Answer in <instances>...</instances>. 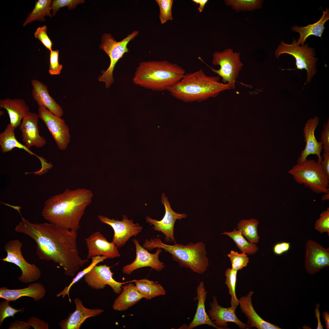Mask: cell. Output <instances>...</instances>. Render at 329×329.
<instances>
[{"label":"cell","mask_w":329,"mask_h":329,"mask_svg":"<svg viewBox=\"0 0 329 329\" xmlns=\"http://www.w3.org/2000/svg\"><path fill=\"white\" fill-rule=\"evenodd\" d=\"M22 221L14 228L17 233L23 234L37 244L36 254L40 259L52 261L58 264L64 274L73 276L86 263L87 258L80 256L77 246V232L62 228L50 222L32 223L21 215Z\"/></svg>","instance_id":"cell-1"},{"label":"cell","mask_w":329,"mask_h":329,"mask_svg":"<svg viewBox=\"0 0 329 329\" xmlns=\"http://www.w3.org/2000/svg\"><path fill=\"white\" fill-rule=\"evenodd\" d=\"M93 196L92 191L86 189H67L46 200L42 216L49 222L77 232L80 220Z\"/></svg>","instance_id":"cell-2"},{"label":"cell","mask_w":329,"mask_h":329,"mask_svg":"<svg viewBox=\"0 0 329 329\" xmlns=\"http://www.w3.org/2000/svg\"><path fill=\"white\" fill-rule=\"evenodd\" d=\"M219 80L218 76H207L200 69L185 74L168 91L175 98L185 102H201L231 89L228 84L220 82Z\"/></svg>","instance_id":"cell-3"},{"label":"cell","mask_w":329,"mask_h":329,"mask_svg":"<svg viewBox=\"0 0 329 329\" xmlns=\"http://www.w3.org/2000/svg\"><path fill=\"white\" fill-rule=\"evenodd\" d=\"M185 74L182 67L166 60L144 61L136 68L133 81L135 84L147 89L168 90Z\"/></svg>","instance_id":"cell-4"},{"label":"cell","mask_w":329,"mask_h":329,"mask_svg":"<svg viewBox=\"0 0 329 329\" xmlns=\"http://www.w3.org/2000/svg\"><path fill=\"white\" fill-rule=\"evenodd\" d=\"M142 246L148 250L155 248L163 249L171 254L173 259L180 267L188 268L197 274H203L209 266L205 245L202 242L195 243L190 242L186 245L176 242L173 245H169L155 238L146 239Z\"/></svg>","instance_id":"cell-5"},{"label":"cell","mask_w":329,"mask_h":329,"mask_svg":"<svg viewBox=\"0 0 329 329\" xmlns=\"http://www.w3.org/2000/svg\"><path fill=\"white\" fill-rule=\"evenodd\" d=\"M298 183L303 184L317 193L329 192V177L324 172L320 164L313 160L306 159L297 163L288 171Z\"/></svg>","instance_id":"cell-6"},{"label":"cell","mask_w":329,"mask_h":329,"mask_svg":"<svg viewBox=\"0 0 329 329\" xmlns=\"http://www.w3.org/2000/svg\"><path fill=\"white\" fill-rule=\"evenodd\" d=\"M139 33L138 31L134 30L119 41H116L110 34L105 33L102 35L99 48L108 55L110 62L108 68L98 78V80L105 83L106 88L114 82L113 73L116 64L125 53L129 52L128 44L138 35Z\"/></svg>","instance_id":"cell-7"},{"label":"cell","mask_w":329,"mask_h":329,"mask_svg":"<svg viewBox=\"0 0 329 329\" xmlns=\"http://www.w3.org/2000/svg\"><path fill=\"white\" fill-rule=\"evenodd\" d=\"M284 54L292 55L294 57L297 69H304L306 71V82L310 83L317 70L316 64L318 58L315 57L316 53L314 49L309 47L307 43L300 46L297 41L293 39L291 44H286L282 41L275 51L274 55L278 58Z\"/></svg>","instance_id":"cell-8"},{"label":"cell","mask_w":329,"mask_h":329,"mask_svg":"<svg viewBox=\"0 0 329 329\" xmlns=\"http://www.w3.org/2000/svg\"><path fill=\"white\" fill-rule=\"evenodd\" d=\"M212 63L219 65V69L209 67L212 71L222 79L223 83L228 84L231 89L235 88V82L243 64L240 58V53L230 48L221 52L216 51L213 55Z\"/></svg>","instance_id":"cell-9"},{"label":"cell","mask_w":329,"mask_h":329,"mask_svg":"<svg viewBox=\"0 0 329 329\" xmlns=\"http://www.w3.org/2000/svg\"><path fill=\"white\" fill-rule=\"evenodd\" d=\"M22 246V242L17 239L10 240L7 242L4 247L7 256L0 260L18 267L22 274L17 278L25 284L37 280L41 275V271L35 264H30L26 261L21 252Z\"/></svg>","instance_id":"cell-10"},{"label":"cell","mask_w":329,"mask_h":329,"mask_svg":"<svg viewBox=\"0 0 329 329\" xmlns=\"http://www.w3.org/2000/svg\"><path fill=\"white\" fill-rule=\"evenodd\" d=\"M38 111L39 118L44 122L58 148L61 150L66 149L71 136L69 128L64 120L44 106H39Z\"/></svg>","instance_id":"cell-11"},{"label":"cell","mask_w":329,"mask_h":329,"mask_svg":"<svg viewBox=\"0 0 329 329\" xmlns=\"http://www.w3.org/2000/svg\"><path fill=\"white\" fill-rule=\"evenodd\" d=\"M97 217L101 222L112 228L114 232L112 241L119 248L124 246L130 238L136 236L142 230L143 227L138 223L134 224L133 220H129L126 215H123L122 221L110 219L102 215H98Z\"/></svg>","instance_id":"cell-12"},{"label":"cell","mask_w":329,"mask_h":329,"mask_svg":"<svg viewBox=\"0 0 329 329\" xmlns=\"http://www.w3.org/2000/svg\"><path fill=\"white\" fill-rule=\"evenodd\" d=\"M110 268L106 264L95 265L84 276L85 282L89 286L95 290L103 289L108 285L115 293L120 294L124 283L116 281L113 278V273Z\"/></svg>","instance_id":"cell-13"},{"label":"cell","mask_w":329,"mask_h":329,"mask_svg":"<svg viewBox=\"0 0 329 329\" xmlns=\"http://www.w3.org/2000/svg\"><path fill=\"white\" fill-rule=\"evenodd\" d=\"M161 201L164 206L165 210L163 218L160 221H157L147 216L145 218L146 221L153 225L154 226L153 228L155 230L160 232L165 235V241L175 243L176 241L174 236V231L175 222L177 219L181 220L182 218H186L187 215L185 213L180 214L173 210L168 200V198L164 193L162 194Z\"/></svg>","instance_id":"cell-14"},{"label":"cell","mask_w":329,"mask_h":329,"mask_svg":"<svg viewBox=\"0 0 329 329\" xmlns=\"http://www.w3.org/2000/svg\"><path fill=\"white\" fill-rule=\"evenodd\" d=\"M133 241L136 246V258L131 264L123 267L122 271L124 274L130 275L135 270L145 267H150L159 272L165 267L164 264L159 259L161 248H157L155 253H151L140 245L138 240L133 239Z\"/></svg>","instance_id":"cell-15"},{"label":"cell","mask_w":329,"mask_h":329,"mask_svg":"<svg viewBox=\"0 0 329 329\" xmlns=\"http://www.w3.org/2000/svg\"><path fill=\"white\" fill-rule=\"evenodd\" d=\"M305 268L307 273L314 275L329 266V249L316 242L309 240L306 244Z\"/></svg>","instance_id":"cell-16"},{"label":"cell","mask_w":329,"mask_h":329,"mask_svg":"<svg viewBox=\"0 0 329 329\" xmlns=\"http://www.w3.org/2000/svg\"><path fill=\"white\" fill-rule=\"evenodd\" d=\"M209 306L210 308L207 311L208 315L210 320L220 329H230L228 327V322L235 324L240 329L247 328L248 325L241 321L236 316L235 310L237 306L222 307L219 305L215 295L213 296Z\"/></svg>","instance_id":"cell-17"},{"label":"cell","mask_w":329,"mask_h":329,"mask_svg":"<svg viewBox=\"0 0 329 329\" xmlns=\"http://www.w3.org/2000/svg\"><path fill=\"white\" fill-rule=\"evenodd\" d=\"M319 122V119L315 116L307 120L303 129V134L306 143L305 148L301 152L297 160V163H302L306 159L310 154L316 155L317 162L320 164L323 159L321 153L323 144L318 142L315 135V131Z\"/></svg>","instance_id":"cell-18"},{"label":"cell","mask_w":329,"mask_h":329,"mask_svg":"<svg viewBox=\"0 0 329 329\" xmlns=\"http://www.w3.org/2000/svg\"><path fill=\"white\" fill-rule=\"evenodd\" d=\"M88 253L87 257L98 256H105L108 258L119 257L118 247L112 241L108 242L107 239L100 232L97 231L91 234L85 239Z\"/></svg>","instance_id":"cell-19"},{"label":"cell","mask_w":329,"mask_h":329,"mask_svg":"<svg viewBox=\"0 0 329 329\" xmlns=\"http://www.w3.org/2000/svg\"><path fill=\"white\" fill-rule=\"evenodd\" d=\"M39 118L38 114L30 111L23 118L19 126L22 141L28 148L33 146L41 148L46 144L45 138L39 134L38 126Z\"/></svg>","instance_id":"cell-20"},{"label":"cell","mask_w":329,"mask_h":329,"mask_svg":"<svg viewBox=\"0 0 329 329\" xmlns=\"http://www.w3.org/2000/svg\"><path fill=\"white\" fill-rule=\"evenodd\" d=\"M76 309L70 313L68 317L61 321L59 324L62 329H79L86 320L90 317L99 315L104 311L102 309H89L83 306L82 301L78 298L74 300Z\"/></svg>","instance_id":"cell-21"},{"label":"cell","mask_w":329,"mask_h":329,"mask_svg":"<svg viewBox=\"0 0 329 329\" xmlns=\"http://www.w3.org/2000/svg\"><path fill=\"white\" fill-rule=\"evenodd\" d=\"M46 290L43 284L39 282L29 284L27 287L18 289H8L6 286L0 288V298L9 301H16L21 297H31L36 301L43 298Z\"/></svg>","instance_id":"cell-22"},{"label":"cell","mask_w":329,"mask_h":329,"mask_svg":"<svg viewBox=\"0 0 329 329\" xmlns=\"http://www.w3.org/2000/svg\"><path fill=\"white\" fill-rule=\"evenodd\" d=\"M253 294V292L250 291L239 299L241 311L247 317L248 324L258 329H281L278 326L266 321L258 314L252 303Z\"/></svg>","instance_id":"cell-23"},{"label":"cell","mask_w":329,"mask_h":329,"mask_svg":"<svg viewBox=\"0 0 329 329\" xmlns=\"http://www.w3.org/2000/svg\"><path fill=\"white\" fill-rule=\"evenodd\" d=\"M33 97L39 106H44L54 115L61 117L63 115L62 108L49 93L47 85L36 79L31 81Z\"/></svg>","instance_id":"cell-24"},{"label":"cell","mask_w":329,"mask_h":329,"mask_svg":"<svg viewBox=\"0 0 329 329\" xmlns=\"http://www.w3.org/2000/svg\"><path fill=\"white\" fill-rule=\"evenodd\" d=\"M196 292L197 295L193 298L194 301H198L196 311L192 321L188 326L185 325V328L192 329L200 325L206 324L220 329L210 320L206 312L205 302L207 292L203 282H200L197 286Z\"/></svg>","instance_id":"cell-25"},{"label":"cell","mask_w":329,"mask_h":329,"mask_svg":"<svg viewBox=\"0 0 329 329\" xmlns=\"http://www.w3.org/2000/svg\"><path fill=\"white\" fill-rule=\"evenodd\" d=\"M0 108L6 110L9 117L10 124L15 129L20 126L23 119L30 111L24 101L21 98L1 99Z\"/></svg>","instance_id":"cell-26"},{"label":"cell","mask_w":329,"mask_h":329,"mask_svg":"<svg viewBox=\"0 0 329 329\" xmlns=\"http://www.w3.org/2000/svg\"><path fill=\"white\" fill-rule=\"evenodd\" d=\"M15 129L9 123L7 126L5 130L0 134V145L2 152L5 153L11 151L15 147L22 149L30 155H34L38 157L41 162L42 169L48 167L50 163H48L44 158L33 153L25 145L22 144L16 140L15 135Z\"/></svg>","instance_id":"cell-27"},{"label":"cell","mask_w":329,"mask_h":329,"mask_svg":"<svg viewBox=\"0 0 329 329\" xmlns=\"http://www.w3.org/2000/svg\"><path fill=\"white\" fill-rule=\"evenodd\" d=\"M122 288L121 292L114 300L112 306L115 310L124 311L143 298L135 285L132 283L122 286Z\"/></svg>","instance_id":"cell-28"},{"label":"cell","mask_w":329,"mask_h":329,"mask_svg":"<svg viewBox=\"0 0 329 329\" xmlns=\"http://www.w3.org/2000/svg\"><path fill=\"white\" fill-rule=\"evenodd\" d=\"M323 14L321 17L316 23L309 24L306 27H299L293 26L292 28L293 31L298 32L300 34V37L297 41V44L302 46L304 45L307 38L311 35H314L321 37L325 28L324 24L329 19V11L327 8L325 11L323 10Z\"/></svg>","instance_id":"cell-29"},{"label":"cell","mask_w":329,"mask_h":329,"mask_svg":"<svg viewBox=\"0 0 329 329\" xmlns=\"http://www.w3.org/2000/svg\"><path fill=\"white\" fill-rule=\"evenodd\" d=\"M135 285L143 298L147 300L166 295V291L161 284L146 278L135 281Z\"/></svg>","instance_id":"cell-30"},{"label":"cell","mask_w":329,"mask_h":329,"mask_svg":"<svg viewBox=\"0 0 329 329\" xmlns=\"http://www.w3.org/2000/svg\"><path fill=\"white\" fill-rule=\"evenodd\" d=\"M51 0H38L36 1L34 8L28 15L23 26L24 27L35 20L45 21V19L44 17L46 15L52 17V16L50 12L51 10Z\"/></svg>","instance_id":"cell-31"},{"label":"cell","mask_w":329,"mask_h":329,"mask_svg":"<svg viewBox=\"0 0 329 329\" xmlns=\"http://www.w3.org/2000/svg\"><path fill=\"white\" fill-rule=\"evenodd\" d=\"M259 224L256 219H243L238 223L237 229L248 241L256 244L260 239L257 231Z\"/></svg>","instance_id":"cell-32"},{"label":"cell","mask_w":329,"mask_h":329,"mask_svg":"<svg viewBox=\"0 0 329 329\" xmlns=\"http://www.w3.org/2000/svg\"><path fill=\"white\" fill-rule=\"evenodd\" d=\"M221 234L226 235L231 238L241 253L250 255L255 254L258 250L256 243L249 242L235 228L232 232H224Z\"/></svg>","instance_id":"cell-33"},{"label":"cell","mask_w":329,"mask_h":329,"mask_svg":"<svg viewBox=\"0 0 329 329\" xmlns=\"http://www.w3.org/2000/svg\"><path fill=\"white\" fill-rule=\"evenodd\" d=\"M91 262L90 265L82 271H80L75 277L73 279L72 281L67 286H65L61 292L56 295V297H59L62 296V297L64 298L66 295H67L69 298V301L70 302H71V299L69 295V291L71 287L74 284L78 281L83 277H84L85 275L89 272L95 265L101 262H103L104 260L108 258L105 256H98L91 257Z\"/></svg>","instance_id":"cell-34"},{"label":"cell","mask_w":329,"mask_h":329,"mask_svg":"<svg viewBox=\"0 0 329 329\" xmlns=\"http://www.w3.org/2000/svg\"><path fill=\"white\" fill-rule=\"evenodd\" d=\"M225 4L234 10L252 11L261 7L263 1L260 0H226Z\"/></svg>","instance_id":"cell-35"},{"label":"cell","mask_w":329,"mask_h":329,"mask_svg":"<svg viewBox=\"0 0 329 329\" xmlns=\"http://www.w3.org/2000/svg\"><path fill=\"white\" fill-rule=\"evenodd\" d=\"M237 271L232 268H228L226 269L225 274L226 277L225 284L228 288L229 294L231 296V305L237 306L239 305V300L237 298L235 293Z\"/></svg>","instance_id":"cell-36"},{"label":"cell","mask_w":329,"mask_h":329,"mask_svg":"<svg viewBox=\"0 0 329 329\" xmlns=\"http://www.w3.org/2000/svg\"><path fill=\"white\" fill-rule=\"evenodd\" d=\"M227 256L229 258L231 268L237 271L246 267L249 261L247 254L243 253H240L232 250Z\"/></svg>","instance_id":"cell-37"},{"label":"cell","mask_w":329,"mask_h":329,"mask_svg":"<svg viewBox=\"0 0 329 329\" xmlns=\"http://www.w3.org/2000/svg\"><path fill=\"white\" fill-rule=\"evenodd\" d=\"M160 8L159 18L161 23L164 24L168 20H173L172 15V0H156Z\"/></svg>","instance_id":"cell-38"},{"label":"cell","mask_w":329,"mask_h":329,"mask_svg":"<svg viewBox=\"0 0 329 329\" xmlns=\"http://www.w3.org/2000/svg\"><path fill=\"white\" fill-rule=\"evenodd\" d=\"M10 301L5 300L0 303V326L1 327L3 321L6 318L11 317L14 318V315L19 312L23 313L24 311L23 308L16 309L9 305Z\"/></svg>","instance_id":"cell-39"},{"label":"cell","mask_w":329,"mask_h":329,"mask_svg":"<svg viewBox=\"0 0 329 329\" xmlns=\"http://www.w3.org/2000/svg\"><path fill=\"white\" fill-rule=\"evenodd\" d=\"M315 229L321 234L324 232L329 233V208L322 211L319 218L315 221Z\"/></svg>","instance_id":"cell-40"},{"label":"cell","mask_w":329,"mask_h":329,"mask_svg":"<svg viewBox=\"0 0 329 329\" xmlns=\"http://www.w3.org/2000/svg\"><path fill=\"white\" fill-rule=\"evenodd\" d=\"M83 0H53L51 5L52 10V16H54L59 9L62 7L67 6L69 9L75 8L77 5L83 3Z\"/></svg>","instance_id":"cell-41"},{"label":"cell","mask_w":329,"mask_h":329,"mask_svg":"<svg viewBox=\"0 0 329 329\" xmlns=\"http://www.w3.org/2000/svg\"><path fill=\"white\" fill-rule=\"evenodd\" d=\"M58 50L50 51L48 72L51 75H59L62 68V65L58 62Z\"/></svg>","instance_id":"cell-42"},{"label":"cell","mask_w":329,"mask_h":329,"mask_svg":"<svg viewBox=\"0 0 329 329\" xmlns=\"http://www.w3.org/2000/svg\"><path fill=\"white\" fill-rule=\"evenodd\" d=\"M46 26L44 25L38 27L34 34L36 38L41 42L43 45L50 51L52 50V43L48 37L47 33Z\"/></svg>","instance_id":"cell-43"},{"label":"cell","mask_w":329,"mask_h":329,"mask_svg":"<svg viewBox=\"0 0 329 329\" xmlns=\"http://www.w3.org/2000/svg\"><path fill=\"white\" fill-rule=\"evenodd\" d=\"M323 144L322 148L324 152H329V120L324 123L321 132L320 141Z\"/></svg>","instance_id":"cell-44"},{"label":"cell","mask_w":329,"mask_h":329,"mask_svg":"<svg viewBox=\"0 0 329 329\" xmlns=\"http://www.w3.org/2000/svg\"><path fill=\"white\" fill-rule=\"evenodd\" d=\"M27 322L30 327L34 329H48L49 325L48 323L36 317H31L28 319Z\"/></svg>","instance_id":"cell-45"},{"label":"cell","mask_w":329,"mask_h":329,"mask_svg":"<svg viewBox=\"0 0 329 329\" xmlns=\"http://www.w3.org/2000/svg\"><path fill=\"white\" fill-rule=\"evenodd\" d=\"M290 247V242H283L276 244L273 248L274 253L277 255H280L288 251Z\"/></svg>","instance_id":"cell-46"},{"label":"cell","mask_w":329,"mask_h":329,"mask_svg":"<svg viewBox=\"0 0 329 329\" xmlns=\"http://www.w3.org/2000/svg\"><path fill=\"white\" fill-rule=\"evenodd\" d=\"M9 325V329H29L30 327L28 322L18 320L10 323Z\"/></svg>","instance_id":"cell-47"},{"label":"cell","mask_w":329,"mask_h":329,"mask_svg":"<svg viewBox=\"0 0 329 329\" xmlns=\"http://www.w3.org/2000/svg\"><path fill=\"white\" fill-rule=\"evenodd\" d=\"M320 163L324 173L329 177V152H324Z\"/></svg>","instance_id":"cell-48"},{"label":"cell","mask_w":329,"mask_h":329,"mask_svg":"<svg viewBox=\"0 0 329 329\" xmlns=\"http://www.w3.org/2000/svg\"><path fill=\"white\" fill-rule=\"evenodd\" d=\"M316 308L315 310V317L317 318V329H323L324 328L321 322V320L320 319V315L319 309V308L320 306V304L319 303H317L316 304Z\"/></svg>","instance_id":"cell-49"},{"label":"cell","mask_w":329,"mask_h":329,"mask_svg":"<svg viewBox=\"0 0 329 329\" xmlns=\"http://www.w3.org/2000/svg\"><path fill=\"white\" fill-rule=\"evenodd\" d=\"M192 2L199 5L198 10L200 12H202L203 10L204 6L208 2V0H193Z\"/></svg>","instance_id":"cell-50"},{"label":"cell","mask_w":329,"mask_h":329,"mask_svg":"<svg viewBox=\"0 0 329 329\" xmlns=\"http://www.w3.org/2000/svg\"><path fill=\"white\" fill-rule=\"evenodd\" d=\"M325 322L326 329H329V313L327 311H324L322 314Z\"/></svg>","instance_id":"cell-51"},{"label":"cell","mask_w":329,"mask_h":329,"mask_svg":"<svg viewBox=\"0 0 329 329\" xmlns=\"http://www.w3.org/2000/svg\"><path fill=\"white\" fill-rule=\"evenodd\" d=\"M324 194H325L322 196V200L324 201L327 200H328L329 198V192Z\"/></svg>","instance_id":"cell-52"},{"label":"cell","mask_w":329,"mask_h":329,"mask_svg":"<svg viewBox=\"0 0 329 329\" xmlns=\"http://www.w3.org/2000/svg\"><path fill=\"white\" fill-rule=\"evenodd\" d=\"M0 116H1V115H3V114H4V112H3V111H0Z\"/></svg>","instance_id":"cell-53"}]
</instances>
